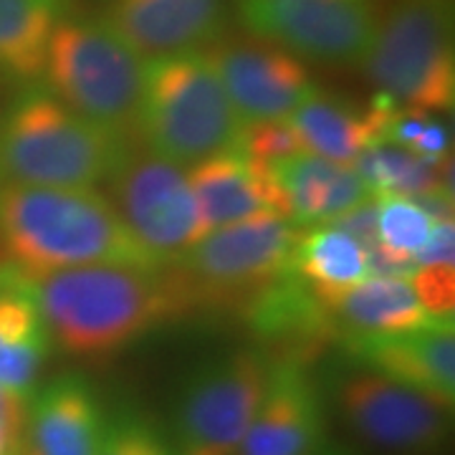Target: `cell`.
<instances>
[{
	"instance_id": "1",
	"label": "cell",
	"mask_w": 455,
	"mask_h": 455,
	"mask_svg": "<svg viewBox=\"0 0 455 455\" xmlns=\"http://www.w3.org/2000/svg\"><path fill=\"white\" fill-rule=\"evenodd\" d=\"M51 341L71 357H109L196 304L175 266L97 263L31 276Z\"/></svg>"
},
{
	"instance_id": "2",
	"label": "cell",
	"mask_w": 455,
	"mask_h": 455,
	"mask_svg": "<svg viewBox=\"0 0 455 455\" xmlns=\"http://www.w3.org/2000/svg\"><path fill=\"white\" fill-rule=\"evenodd\" d=\"M0 248L26 276L76 266H160L94 188H0Z\"/></svg>"
},
{
	"instance_id": "3",
	"label": "cell",
	"mask_w": 455,
	"mask_h": 455,
	"mask_svg": "<svg viewBox=\"0 0 455 455\" xmlns=\"http://www.w3.org/2000/svg\"><path fill=\"white\" fill-rule=\"evenodd\" d=\"M127 149L124 137L71 112L49 89H33L0 124V175L36 188H94Z\"/></svg>"
},
{
	"instance_id": "4",
	"label": "cell",
	"mask_w": 455,
	"mask_h": 455,
	"mask_svg": "<svg viewBox=\"0 0 455 455\" xmlns=\"http://www.w3.org/2000/svg\"><path fill=\"white\" fill-rule=\"evenodd\" d=\"M243 127L205 51L147 61L137 130L149 152L196 164L238 149Z\"/></svg>"
},
{
	"instance_id": "5",
	"label": "cell",
	"mask_w": 455,
	"mask_h": 455,
	"mask_svg": "<svg viewBox=\"0 0 455 455\" xmlns=\"http://www.w3.org/2000/svg\"><path fill=\"white\" fill-rule=\"evenodd\" d=\"M147 59L104 18L64 16L46 46V89L71 112L127 137L137 130Z\"/></svg>"
},
{
	"instance_id": "6",
	"label": "cell",
	"mask_w": 455,
	"mask_h": 455,
	"mask_svg": "<svg viewBox=\"0 0 455 455\" xmlns=\"http://www.w3.org/2000/svg\"><path fill=\"white\" fill-rule=\"evenodd\" d=\"M362 66L382 97L412 112L455 104L453 0H392Z\"/></svg>"
},
{
	"instance_id": "7",
	"label": "cell",
	"mask_w": 455,
	"mask_h": 455,
	"mask_svg": "<svg viewBox=\"0 0 455 455\" xmlns=\"http://www.w3.org/2000/svg\"><path fill=\"white\" fill-rule=\"evenodd\" d=\"M114 208L134 241L160 266H172L205 230L182 164L149 149H127L109 175Z\"/></svg>"
},
{
	"instance_id": "8",
	"label": "cell",
	"mask_w": 455,
	"mask_h": 455,
	"mask_svg": "<svg viewBox=\"0 0 455 455\" xmlns=\"http://www.w3.org/2000/svg\"><path fill=\"white\" fill-rule=\"evenodd\" d=\"M268 359L241 349L203 364L175 415L178 455H235L268 387Z\"/></svg>"
},
{
	"instance_id": "9",
	"label": "cell",
	"mask_w": 455,
	"mask_h": 455,
	"mask_svg": "<svg viewBox=\"0 0 455 455\" xmlns=\"http://www.w3.org/2000/svg\"><path fill=\"white\" fill-rule=\"evenodd\" d=\"M248 36L316 64H362L377 31L374 0H235Z\"/></svg>"
},
{
	"instance_id": "10",
	"label": "cell",
	"mask_w": 455,
	"mask_h": 455,
	"mask_svg": "<svg viewBox=\"0 0 455 455\" xmlns=\"http://www.w3.org/2000/svg\"><path fill=\"white\" fill-rule=\"evenodd\" d=\"M299 228L278 212H260L230 226L208 230L178 263L196 293H260L291 271Z\"/></svg>"
},
{
	"instance_id": "11",
	"label": "cell",
	"mask_w": 455,
	"mask_h": 455,
	"mask_svg": "<svg viewBox=\"0 0 455 455\" xmlns=\"http://www.w3.org/2000/svg\"><path fill=\"white\" fill-rule=\"evenodd\" d=\"M337 403L359 438L392 453H430L451 430V403L367 367L341 379Z\"/></svg>"
},
{
	"instance_id": "12",
	"label": "cell",
	"mask_w": 455,
	"mask_h": 455,
	"mask_svg": "<svg viewBox=\"0 0 455 455\" xmlns=\"http://www.w3.org/2000/svg\"><path fill=\"white\" fill-rule=\"evenodd\" d=\"M205 53L245 124L289 119L314 92L309 71L299 56L256 36L218 38Z\"/></svg>"
},
{
	"instance_id": "13",
	"label": "cell",
	"mask_w": 455,
	"mask_h": 455,
	"mask_svg": "<svg viewBox=\"0 0 455 455\" xmlns=\"http://www.w3.org/2000/svg\"><path fill=\"white\" fill-rule=\"evenodd\" d=\"M104 20L142 59L211 49L223 38L226 0H112Z\"/></svg>"
},
{
	"instance_id": "14",
	"label": "cell",
	"mask_w": 455,
	"mask_h": 455,
	"mask_svg": "<svg viewBox=\"0 0 455 455\" xmlns=\"http://www.w3.org/2000/svg\"><path fill=\"white\" fill-rule=\"evenodd\" d=\"M324 412L319 392L296 362L271 364L268 387L235 455H319Z\"/></svg>"
},
{
	"instance_id": "15",
	"label": "cell",
	"mask_w": 455,
	"mask_h": 455,
	"mask_svg": "<svg viewBox=\"0 0 455 455\" xmlns=\"http://www.w3.org/2000/svg\"><path fill=\"white\" fill-rule=\"evenodd\" d=\"M352 355L374 372L430 392L453 405L455 331L453 322L377 337H349Z\"/></svg>"
},
{
	"instance_id": "16",
	"label": "cell",
	"mask_w": 455,
	"mask_h": 455,
	"mask_svg": "<svg viewBox=\"0 0 455 455\" xmlns=\"http://www.w3.org/2000/svg\"><path fill=\"white\" fill-rule=\"evenodd\" d=\"M268 170L281 196L283 218L296 226L337 223L374 197L355 164L331 163L311 152L278 160Z\"/></svg>"
},
{
	"instance_id": "17",
	"label": "cell",
	"mask_w": 455,
	"mask_h": 455,
	"mask_svg": "<svg viewBox=\"0 0 455 455\" xmlns=\"http://www.w3.org/2000/svg\"><path fill=\"white\" fill-rule=\"evenodd\" d=\"M203 230L230 226L260 212L281 211V196L268 164L243 152H220L193 164L188 172Z\"/></svg>"
},
{
	"instance_id": "18",
	"label": "cell",
	"mask_w": 455,
	"mask_h": 455,
	"mask_svg": "<svg viewBox=\"0 0 455 455\" xmlns=\"http://www.w3.org/2000/svg\"><path fill=\"white\" fill-rule=\"evenodd\" d=\"M23 440L36 455H97L107 425L94 390L66 374L33 392Z\"/></svg>"
},
{
	"instance_id": "19",
	"label": "cell",
	"mask_w": 455,
	"mask_h": 455,
	"mask_svg": "<svg viewBox=\"0 0 455 455\" xmlns=\"http://www.w3.org/2000/svg\"><path fill=\"white\" fill-rule=\"evenodd\" d=\"M49 352L51 334L31 276L11 263L0 266V390L28 403Z\"/></svg>"
},
{
	"instance_id": "20",
	"label": "cell",
	"mask_w": 455,
	"mask_h": 455,
	"mask_svg": "<svg viewBox=\"0 0 455 455\" xmlns=\"http://www.w3.org/2000/svg\"><path fill=\"white\" fill-rule=\"evenodd\" d=\"M395 112L397 104L390 97H379L374 109L359 112L352 104L314 89L289 119L307 152L331 163L355 164L367 147L385 142Z\"/></svg>"
},
{
	"instance_id": "21",
	"label": "cell",
	"mask_w": 455,
	"mask_h": 455,
	"mask_svg": "<svg viewBox=\"0 0 455 455\" xmlns=\"http://www.w3.org/2000/svg\"><path fill=\"white\" fill-rule=\"evenodd\" d=\"M324 307L337 316L352 337L400 334L440 324L418 299L412 281L405 276H370L347 291L326 299Z\"/></svg>"
},
{
	"instance_id": "22",
	"label": "cell",
	"mask_w": 455,
	"mask_h": 455,
	"mask_svg": "<svg viewBox=\"0 0 455 455\" xmlns=\"http://www.w3.org/2000/svg\"><path fill=\"white\" fill-rule=\"evenodd\" d=\"M291 274L301 278L324 304L326 299L370 276V253L337 223L307 226V230L299 228Z\"/></svg>"
},
{
	"instance_id": "23",
	"label": "cell",
	"mask_w": 455,
	"mask_h": 455,
	"mask_svg": "<svg viewBox=\"0 0 455 455\" xmlns=\"http://www.w3.org/2000/svg\"><path fill=\"white\" fill-rule=\"evenodd\" d=\"M66 16V0H0V71L18 82L44 74L46 46Z\"/></svg>"
},
{
	"instance_id": "24",
	"label": "cell",
	"mask_w": 455,
	"mask_h": 455,
	"mask_svg": "<svg viewBox=\"0 0 455 455\" xmlns=\"http://www.w3.org/2000/svg\"><path fill=\"white\" fill-rule=\"evenodd\" d=\"M445 157H423L412 149L392 142H377L362 152L355 170L370 185L372 196H407V197H451L445 190Z\"/></svg>"
},
{
	"instance_id": "25",
	"label": "cell",
	"mask_w": 455,
	"mask_h": 455,
	"mask_svg": "<svg viewBox=\"0 0 455 455\" xmlns=\"http://www.w3.org/2000/svg\"><path fill=\"white\" fill-rule=\"evenodd\" d=\"M238 152L259 160L263 164H274L278 160L307 152L299 134L293 130L291 119H274V122H251L241 134Z\"/></svg>"
},
{
	"instance_id": "26",
	"label": "cell",
	"mask_w": 455,
	"mask_h": 455,
	"mask_svg": "<svg viewBox=\"0 0 455 455\" xmlns=\"http://www.w3.org/2000/svg\"><path fill=\"white\" fill-rule=\"evenodd\" d=\"M418 299L430 316L440 322H453L455 307V268L453 260L418 263L410 274Z\"/></svg>"
},
{
	"instance_id": "27",
	"label": "cell",
	"mask_w": 455,
	"mask_h": 455,
	"mask_svg": "<svg viewBox=\"0 0 455 455\" xmlns=\"http://www.w3.org/2000/svg\"><path fill=\"white\" fill-rule=\"evenodd\" d=\"M97 455H178L152 425L142 420H116L107 427Z\"/></svg>"
},
{
	"instance_id": "28",
	"label": "cell",
	"mask_w": 455,
	"mask_h": 455,
	"mask_svg": "<svg viewBox=\"0 0 455 455\" xmlns=\"http://www.w3.org/2000/svg\"><path fill=\"white\" fill-rule=\"evenodd\" d=\"M26 430V403H0V455H13Z\"/></svg>"
},
{
	"instance_id": "29",
	"label": "cell",
	"mask_w": 455,
	"mask_h": 455,
	"mask_svg": "<svg viewBox=\"0 0 455 455\" xmlns=\"http://www.w3.org/2000/svg\"><path fill=\"white\" fill-rule=\"evenodd\" d=\"M410 149L423 155V157H445L448 155V134H445V130L440 127L438 122L427 119L420 137L415 140V145L410 147Z\"/></svg>"
},
{
	"instance_id": "30",
	"label": "cell",
	"mask_w": 455,
	"mask_h": 455,
	"mask_svg": "<svg viewBox=\"0 0 455 455\" xmlns=\"http://www.w3.org/2000/svg\"><path fill=\"white\" fill-rule=\"evenodd\" d=\"M13 455H36V453H33L31 448H28V443H26V440H20V445H18L16 453Z\"/></svg>"
},
{
	"instance_id": "31",
	"label": "cell",
	"mask_w": 455,
	"mask_h": 455,
	"mask_svg": "<svg viewBox=\"0 0 455 455\" xmlns=\"http://www.w3.org/2000/svg\"><path fill=\"white\" fill-rule=\"evenodd\" d=\"M0 188H3V175H0Z\"/></svg>"
}]
</instances>
